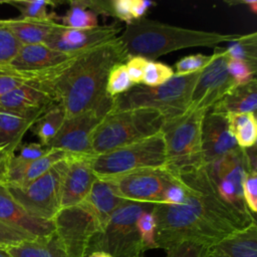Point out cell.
Segmentation results:
<instances>
[{
	"instance_id": "f35d334b",
	"label": "cell",
	"mask_w": 257,
	"mask_h": 257,
	"mask_svg": "<svg viewBox=\"0 0 257 257\" xmlns=\"http://www.w3.org/2000/svg\"><path fill=\"white\" fill-rule=\"evenodd\" d=\"M227 69L237 85L251 81L255 78L256 74V67L248 64L245 61L230 57L227 63Z\"/></svg>"
},
{
	"instance_id": "4fadbf2b",
	"label": "cell",
	"mask_w": 257,
	"mask_h": 257,
	"mask_svg": "<svg viewBox=\"0 0 257 257\" xmlns=\"http://www.w3.org/2000/svg\"><path fill=\"white\" fill-rule=\"evenodd\" d=\"M173 179V175L165 169H147L108 180L126 201L158 204L163 202L165 192Z\"/></svg>"
},
{
	"instance_id": "ee69618b",
	"label": "cell",
	"mask_w": 257,
	"mask_h": 257,
	"mask_svg": "<svg viewBox=\"0 0 257 257\" xmlns=\"http://www.w3.org/2000/svg\"><path fill=\"white\" fill-rule=\"evenodd\" d=\"M111 16L116 17L126 24L134 21L131 12V0H112L110 1Z\"/></svg>"
},
{
	"instance_id": "681fc988",
	"label": "cell",
	"mask_w": 257,
	"mask_h": 257,
	"mask_svg": "<svg viewBox=\"0 0 257 257\" xmlns=\"http://www.w3.org/2000/svg\"><path fill=\"white\" fill-rule=\"evenodd\" d=\"M0 257H11L9 253L5 250V248L0 247Z\"/></svg>"
},
{
	"instance_id": "d590c367",
	"label": "cell",
	"mask_w": 257,
	"mask_h": 257,
	"mask_svg": "<svg viewBox=\"0 0 257 257\" xmlns=\"http://www.w3.org/2000/svg\"><path fill=\"white\" fill-rule=\"evenodd\" d=\"M21 46L0 20V66L9 64Z\"/></svg>"
},
{
	"instance_id": "2e32d148",
	"label": "cell",
	"mask_w": 257,
	"mask_h": 257,
	"mask_svg": "<svg viewBox=\"0 0 257 257\" xmlns=\"http://www.w3.org/2000/svg\"><path fill=\"white\" fill-rule=\"evenodd\" d=\"M238 147L229 131L226 115L209 109L202 122V150L205 164H215Z\"/></svg>"
},
{
	"instance_id": "30bf717a",
	"label": "cell",
	"mask_w": 257,
	"mask_h": 257,
	"mask_svg": "<svg viewBox=\"0 0 257 257\" xmlns=\"http://www.w3.org/2000/svg\"><path fill=\"white\" fill-rule=\"evenodd\" d=\"M52 221L54 232L68 257H86L90 239L101 231L85 200L77 205L61 208Z\"/></svg>"
},
{
	"instance_id": "484cf974",
	"label": "cell",
	"mask_w": 257,
	"mask_h": 257,
	"mask_svg": "<svg viewBox=\"0 0 257 257\" xmlns=\"http://www.w3.org/2000/svg\"><path fill=\"white\" fill-rule=\"evenodd\" d=\"M11 257H68L55 232L5 247Z\"/></svg>"
},
{
	"instance_id": "ffe728a7",
	"label": "cell",
	"mask_w": 257,
	"mask_h": 257,
	"mask_svg": "<svg viewBox=\"0 0 257 257\" xmlns=\"http://www.w3.org/2000/svg\"><path fill=\"white\" fill-rule=\"evenodd\" d=\"M70 156L72 155L67 154L64 151L51 149L46 155L39 159L30 162H21L17 160L14 155L9 165L6 185L24 187L45 174L55 164Z\"/></svg>"
},
{
	"instance_id": "7bdbcfd3",
	"label": "cell",
	"mask_w": 257,
	"mask_h": 257,
	"mask_svg": "<svg viewBox=\"0 0 257 257\" xmlns=\"http://www.w3.org/2000/svg\"><path fill=\"white\" fill-rule=\"evenodd\" d=\"M50 150L51 149L47 146L31 143L22 146L20 149V154L18 156H15V158L21 162H30L41 158L42 156L46 155Z\"/></svg>"
},
{
	"instance_id": "7dc6e473",
	"label": "cell",
	"mask_w": 257,
	"mask_h": 257,
	"mask_svg": "<svg viewBox=\"0 0 257 257\" xmlns=\"http://www.w3.org/2000/svg\"><path fill=\"white\" fill-rule=\"evenodd\" d=\"M230 4H245L253 13H257V1L256 0H243L238 2H231Z\"/></svg>"
},
{
	"instance_id": "cb8c5ba5",
	"label": "cell",
	"mask_w": 257,
	"mask_h": 257,
	"mask_svg": "<svg viewBox=\"0 0 257 257\" xmlns=\"http://www.w3.org/2000/svg\"><path fill=\"white\" fill-rule=\"evenodd\" d=\"M257 106V81H251L236 85L229 90L210 109L221 112H252L255 113Z\"/></svg>"
},
{
	"instance_id": "f6af8a7d",
	"label": "cell",
	"mask_w": 257,
	"mask_h": 257,
	"mask_svg": "<svg viewBox=\"0 0 257 257\" xmlns=\"http://www.w3.org/2000/svg\"><path fill=\"white\" fill-rule=\"evenodd\" d=\"M157 3L148 0H131V12L134 20H140L147 11L156 6Z\"/></svg>"
},
{
	"instance_id": "1f68e13d",
	"label": "cell",
	"mask_w": 257,
	"mask_h": 257,
	"mask_svg": "<svg viewBox=\"0 0 257 257\" xmlns=\"http://www.w3.org/2000/svg\"><path fill=\"white\" fill-rule=\"evenodd\" d=\"M42 72L33 73L15 69L9 64L0 66V96L37 78Z\"/></svg>"
},
{
	"instance_id": "8992f818",
	"label": "cell",
	"mask_w": 257,
	"mask_h": 257,
	"mask_svg": "<svg viewBox=\"0 0 257 257\" xmlns=\"http://www.w3.org/2000/svg\"><path fill=\"white\" fill-rule=\"evenodd\" d=\"M207 111H186L165 120L161 131L167 156L164 169L171 175L176 176L206 165L202 150V122Z\"/></svg>"
},
{
	"instance_id": "7c38bea8",
	"label": "cell",
	"mask_w": 257,
	"mask_h": 257,
	"mask_svg": "<svg viewBox=\"0 0 257 257\" xmlns=\"http://www.w3.org/2000/svg\"><path fill=\"white\" fill-rule=\"evenodd\" d=\"M109 111V108L100 107L65 118L61 128L47 144V147L74 156L94 157L91 135Z\"/></svg>"
},
{
	"instance_id": "f546056e",
	"label": "cell",
	"mask_w": 257,
	"mask_h": 257,
	"mask_svg": "<svg viewBox=\"0 0 257 257\" xmlns=\"http://www.w3.org/2000/svg\"><path fill=\"white\" fill-rule=\"evenodd\" d=\"M20 12L18 19L24 20H55L56 15L48 12L49 6L55 3L47 0H9L4 1Z\"/></svg>"
},
{
	"instance_id": "f1b7e54d",
	"label": "cell",
	"mask_w": 257,
	"mask_h": 257,
	"mask_svg": "<svg viewBox=\"0 0 257 257\" xmlns=\"http://www.w3.org/2000/svg\"><path fill=\"white\" fill-rule=\"evenodd\" d=\"M87 8L86 0L71 1L70 8L60 18L63 26L72 29H90L98 26L97 14Z\"/></svg>"
},
{
	"instance_id": "3957f363",
	"label": "cell",
	"mask_w": 257,
	"mask_h": 257,
	"mask_svg": "<svg viewBox=\"0 0 257 257\" xmlns=\"http://www.w3.org/2000/svg\"><path fill=\"white\" fill-rule=\"evenodd\" d=\"M240 34H222L165 24L142 18L126 24L118 40L127 55L153 60L172 51L197 47H217L221 43L237 40Z\"/></svg>"
},
{
	"instance_id": "836d02e7",
	"label": "cell",
	"mask_w": 257,
	"mask_h": 257,
	"mask_svg": "<svg viewBox=\"0 0 257 257\" xmlns=\"http://www.w3.org/2000/svg\"><path fill=\"white\" fill-rule=\"evenodd\" d=\"M174 75H175V71L169 65L163 62L149 60V63L147 65V68L143 77L142 84L150 87H156L164 84L169 79H171Z\"/></svg>"
},
{
	"instance_id": "74e56055",
	"label": "cell",
	"mask_w": 257,
	"mask_h": 257,
	"mask_svg": "<svg viewBox=\"0 0 257 257\" xmlns=\"http://www.w3.org/2000/svg\"><path fill=\"white\" fill-rule=\"evenodd\" d=\"M210 247L193 242H182L167 249V257H209Z\"/></svg>"
},
{
	"instance_id": "9a60e30c",
	"label": "cell",
	"mask_w": 257,
	"mask_h": 257,
	"mask_svg": "<svg viewBox=\"0 0 257 257\" xmlns=\"http://www.w3.org/2000/svg\"><path fill=\"white\" fill-rule=\"evenodd\" d=\"M119 27L97 26L90 29H72L62 24L48 37L45 45L67 54H79L117 38Z\"/></svg>"
},
{
	"instance_id": "5bb4252c",
	"label": "cell",
	"mask_w": 257,
	"mask_h": 257,
	"mask_svg": "<svg viewBox=\"0 0 257 257\" xmlns=\"http://www.w3.org/2000/svg\"><path fill=\"white\" fill-rule=\"evenodd\" d=\"M47 71L37 78L0 96V111L22 115L42 114L58 103L46 80Z\"/></svg>"
},
{
	"instance_id": "60d3db41",
	"label": "cell",
	"mask_w": 257,
	"mask_h": 257,
	"mask_svg": "<svg viewBox=\"0 0 257 257\" xmlns=\"http://www.w3.org/2000/svg\"><path fill=\"white\" fill-rule=\"evenodd\" d=\"M244 202L254 216L257 212V172H248L242 184Z\"/></svg>"
},
{
	"instance_id": "e575fe53",
	"label": "cell",
	"mask_w": 257,
	"mask_h": 257,
	"mask_svg": "<svg viewBox=\"0 0 257 257\" xmlns=\"http://www.w3.org/2000/svg\"><path fill=\"white\" fill-rule=\"evenodd\" d=\"M156 227V219L152 210L145 211L144 213L141 214L137 221V228L140 233L145 251L157 248L155 240Z\"/></svg>"
},
{
	"instance_id": "9c48e42d",
	"label": "cell",
	"mask_w": 257,
	"mask_h": 257,
	"mask_svg": "<svg viewBox=\"0 0 257 257\" xmlns=\"http://www.w3.org/2000/svg\"><path fill=\"white\" fill-rule=\"evenodd\" d=\"M68 158L55 164L24 187L6 185L14 200L32 217L52 221L60 210L62 183Z\"/></svg>"
},
{
	"instance_id": "7a4b0ae2",
	"label": "cell",
	"mask_w": 257,
	"mask_h": 257,
	"mask_svg": "<svg viewBox=\"0 0 257 257\" xmlns=\"http://www.w3.org/2000/svg\"><path fill=\"white\" fill-rule=\"evenodd\" d=\"M128 58L116 38L49 70L45 80L66 118L95 108L111 109L112 97L105 89L107 77L115 65L125 63Z\"/></svg>"
},
{
	"instance_id": "7402d4cb",
	"label": "cell",
	"mask_w": 257,
	"mask_h": 257,
	"mask_svg": "<svg viewBox=\"0 0 257 257\" xmlns=\"http://www.w3.org/2000/svg\"><path fill=\"white\" fill-rule=\"evenodd\" d=\"M209 257H257L256 222L212 247Z\"/></svg>"
},
{
	"instance_id": "ba28073f",
	"label": "cell",
	"mask_w": 257,
	"mask_h": 257,
	"mask_svg": "<svg viewBox=\"0 0 257 257\" xmlns=\"http://www.w3.org/2000/svg\"><path fill=\"white\" fill-rule=\"evenodd\" d=\"M166 165L167 156L162 133L92 158L94 175L104 180L141 170L164 169Z\"/></svg>"
},
{
	"instance_id": "d4e9b609",
	"label": "cell",
	"mask_w": 257,
	"mask_h": 257,
	"mask_svg": "<svg viewBox=\"0 0 257 257\" xmlns=\"http://www.w3.org/2000/svg\"><path fill=\"white\" fill-rule=\"evenodd\" d=\"M41 114L22 115L0 111V149L15 153L25 133Z\"/></svg>"
},
{
	"instance_id": "ab89813d",
	"label": "cell",
	"mask_w": 257,
	"mask_h": 257,
	"mask_svg": "<svg viewBox=\"0 0 257 257\" xmlns=\"http://www.w3.org/2000/svg\"><path fill=\"white\" fill-rule=\"evenodd\" d=\"M35 236L17 228H14L0 220V247L17 245L24 241L32 240Z\"/></svg>"
},
{
	"instance_id": "4316f807",
	"label": "cell",
	"mask_w": 257,
	"mask_h": 257,
	"mask_svg": "<svg viewBox=\"0 0 257 257\" xmlns=\"http://www.w3.org/2000/svg\"><path fill=\"white\" fill-rule=\"evenodd\" d=\"M228 127L237 145L242 149L256 145L257 120L252 112H228Z\"/></svg>"
},
{
	"instance_id": "d6986e66",
	"label": "cell",
	"mask_w": 257,
	"mask_h": 257,
	"mask_svg": "<svg viewBox=\"0 0 257 257\" xmlns=\"http://www.w3.org/2000/svg\"><path fill=\"white\" fill-rule=\"evenodd\" d=\"M77 55L54 50L45 44L22 45L9 65L18 70L38 73L51 70Z\"/></svg>"
},
{
	"instance_id": "e0dca14e",
	"label": "cell",
	"mask_w": 257,
	"mask_h": 257,
	"mask_svg": "<svg viewBox=\"0 0 257 257\" xmlns=\"http://www.w3.org/2000/svg\"><path fill=\"white\" fill-rule=\"evenodd\" d=\"M92 158L70 156L62 183L60 209L77 205L88 196L92 184L97 179L92 171Z\"/></svg>"
},
{
	"instance_id": "603a6c76",
	"label": "cell",
	"mask_w": 257,
	"mask_h": 257,
	"mask_svg": "<svg viewBox=\"0 0 257 257\" xmlns=\"http://www.w3.org/2000/svg\"><path fill=\"white\" fill-rule=\"evenodd\" d=\"M21 45L45 44L48 37L61 25L55 20H2Z\"/></svg>"
},
{
	"instance_id": "44dd1931",
	"label": "cell",
	"mask_w": 257,
	"mask_h": 257,
	"mask_svg": "<svg viewBox=\"0 0 257 257\" xmlns=\"http://www.w3.org/2000/svg\"><path fill=\"white\" fill-rule=\"evenodd\" d=\"M85 201L93 211L100 229L104 228L111 215L126 202L110 180L96 179Z\"/></svg>"
},
{
	"instance_id": "8fae6325",
	"label": "cell",
	"mask_w": 257,
	"mask_h": 257,
	"mask_svg": "<svg viewBox=\"0 0 257 257\" xmlns=\"http://www.w3.org/2000/svg\"><path fill=\"white\" fill-rule=\"evenodd\" d=\"M225 47H215L209 64L200 72L186 111L209 110L237 84L228 72Z\"/></svg>"
},
{
	"instance_id": "8d00e7d4",
	"label": "cell",
	"mask_w": 257,
	"mask_h": 257,
	"mask_svg": "<svg viewBox=\"0 0 257 257\" xmlns=\"http://www.w3.org/2000/svg\"><path fill=\"white\" fill-rule=\"evenodd\" d=\"M212 54L206 55L202 53H196L185 56L176 62L175 75H187L203 70L211 61Z\"/></svg>"
},
{
	"instance_id": "52a82bcc",
	"label": "cell",
	"mask_w": 257,
	"mask_h": 257,
	"mask_svg": "<svg viewBox=\"0 0 257 257\" xmlns=\"http://www.w3.org/2000/svg\"><path fill=\"white\" fill-rule=\"evenodd\" d=\"M153 210V204L126 201L109 218L102 231L89 241L86 256L95 251L112 257H141L145 253L137 221L142 213Z\"/></svg>"
},
{
	"instance_id": "4dcf8cb0",
	"label": "cell",
	"mask_w": 257,
	"mask_h": 257,
	"mask_svg": "<svg viewBox=\"0 0 257 257\" xmlns=\"http://www.w3.org/2000/svg\"><path fill=\"white\" fill-rule=\"evenodd\" d=\"M230 58L247 62L256 67L257 64V33L241 35L237 40L225 47Z\"/></svg>"
},
{
	"instance_id": "6da1fadb",
	"label": "cell",
	"mask_w": 257,
	"mask_h": 257,
	"mask_svg": "<svg viewBox=\"0 0 257 257\" xmlns=\"http://www.w3.org/2000/svg\"><path fill=\"white\" fill-rule=\"evenodd\" d=\"M176 176L186 190L184 201L179 205L153 204L157 248L167 250L185 241L212 248L256 222L250 212L222 199L206 165Z\"/></svg>"
},
{
	"instance_id": "bcb514c9",
	"label": "cell",
	"mask_w": 257,
	"mask_h": 257,
	"mask_svg": "<svg viewBox=\"0 0 257 257\" xmlns=\"http://www.w3.org/2000/svg\"><path fill=\"white\" fill-rule=\"evenodd\" d=\"M13 156L14 152L0 149V184H7L9 165Z\"/></svg>"
},
{
	"instance_id": "5b68a950",
	"label": "cell",
	"mask_w": 257,
	"mask_h": 257,
	"mask_svg": "<svg viewBox=\"0 0 257 257\" xmlns=\"http://www.w3.org/2000/svg\"><path fill=\"white\" fill-rule=\"evenodd\" d=\"M165 117L153 108L108 112L91 135L93 154L100 155L161 133Z\"/></svg>"
},
{
	"instance_id": "b9f144b4",
	"label": "cell",
	"mask_w": 257,
	"mask_h": 257,
	"mask_svg": "<svg viewBox=\"0 0 257 257\" xmlns=\"http://www.w3.org/2000/svg\"><path fill=\"white\" fill-rule=\"evenodd\" d=\"M149 60L142 56H131L124 63L134 84H142Z\"/></svg>"
},
{
	"instance_id": "d6a6232c",
	"label": "cell",
	"mask_w": 257,
	"mask_h": 257,
	"mask_svg": "<svg viewBox=\"0 0 257 257\" xmlns=\"http://www.w3.org/2000/svg\"><path fill=\"white\" fill-rule=\"evenodd\" d=\"M135 84L130 78L126 66L124 63L115 65L109 72L106 81V93L110 97L121 94L132 88Z\"/></svg>"
},
{
	"instance_id": "ac0fdd59",
	"label": "cell",
	"mask_w": 257,
	"mask_h": 257,
	"mask_svg": "<svg viewBox=\"0 0 257 257\" xmlns=\"http://www.w3.org/2000/svg\"><path fill=\"white\" fill-rule=\"evenodd\" d=\"M0 220L35 237L47 236L55 230L53 221L42 220L29 215L14 200L4 184H0Z\"/></svg>"
},
{
	"instance_id": "277c9868",
	"label": "cell",
	"mask_w": 257,
	"mask_h": 257,
	"mask_svg": "<svg viewBox=\"0 0 257 257\" xmlns=\"http://www.w3.org/2000/svg\"><path fill=\"white\" fill-rule=\"evenodd\" d=\"M200 72L174 75L167 82L156 87L135 84L127 91L112 97L109 112L153 108L163 114L165 120L177 117L186 112Z\"/></svg>"
},
{
	"instance_id": "f907efd6",
	"label": "cell",
	"mask_w": 257,
	"mask_h": 257,
	"mask_svg": "<svg viewBox=\"0 0 257 257\" xmlns=\"http://www.w3.org/2000/svg\"><path fill=\"white\" fill-rule=\"evenodd\" d=\"M3 2H4V1H2V0H0V4H1V3H3Z\"/></svg>"
},
{
	"instance_id": "c3c4849f",
	"label": "cell",
	"mask_w": 257,
	"mask_h": 257,
	"mask_svg": "<svg viewBox=\"0 0 257 257\" xmlns=\"http://www.w3.org/2000/svg\"><path fill=\"white\" fill-rule=\"evenodd\" d=\"M86 257H112L111 255L105 253V252H101V251H95L92 252L90 254H88Z\"/></svg>"
},
{
	"instance_id": "83f0119b",
	"label": "cell",
	"mask_w": 257,
	"mask_h": 257,
	"mask_svg": "<svg viewBox=\"0 0 257 257\" xmlns=\"http://www.w3.org/2000/svg\"><path fill=\"white\" fill-rule=\"evenodd\" d=\"M65 118L66 115L62 105L56 103L43 112L32 124L30 130L38 138L39 144L47 146L61 128Z\"/></svg>"
}]
</instances>
